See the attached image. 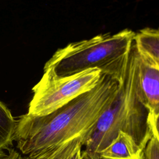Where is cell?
<instances>
[{"mask_svg": "<svg viewBox=\"0 0 159 159\" xmlns=\"http://www.w3.org/2000/svg\"><path fill=\"white\" fill-rule=\"evenodd\" d=\"M125 73H102L94 88L47 115L20 116L14 135L17 148L28 156L78 136H83L84 141L111 104Z\"/></svg>", "mask_w": 159, "mask_h": 159, "instance_id": "cell-1", "label": "cell"}, {"mask_svg": "<svg viewBox=\"0 0 159 159\" xmlns=\"http://www.w3.org/2000/svg\"><path fill=\"white\" fill-rule=\"evenodd\" d=\"M119 131L129 135L142 151L153 134L150 112L137 91L134 43L114 98L83 141V159H101L100 153L113 142Z\"/></svg>", "mask_w": 159, "mask_h": 159, "instance_id": "cell-2", "label": "cell"}, {"mask_svg": "<svg viewBox=\"0 0 159 159\" xmlns=\"http://www.w3.org/2000/svg\"><path fill=\"white\" fill-rule=\"evenodd\" d=\"M135 34L124 29L69 43L58 49L46 62L43 75L65 77L91 69L108 75L122 74L126 69Z\"/></svg>", "mask_w": 159, "mask_h": 159, "instance_id": "cell-3", "label": "cell"}, {"mask_svg": "<svg viewBox=\"0 0 159 159\" xmlns=\"http://www.w3.org/2000/svg\"><path fill=\"white\" fill-rule=\"evenodd\" d=\"M102 75L99 69H91L65 77H52L43 74L32 89L33 96L27 114L43 116L55 111L94 88Z\"/></svg>", "mask_w": 159, "mask_h": 159, "instance_id": "cell-4", "label": "cell"}, {"mask_svg": "<svg viewBox=\"0 0 159 159\" xmlns=\"http://www.w3.org/2000/svg\"><path fill=\"white\" fill-rule=\"evenodd\" d=\"M135 48L138 94L150 114L155 117L159 114V68L136 46Z\"/></svg>", "mask_w": 159, "mask_h": 159, "instance_id": "cell-5", "label": "cell"}, {"mask_svg": "<svg viewBox=\"0 0 159 159\" xmlns=\"http://www.w3.org/2000/svg\"><path fill=\"white\" fill-rule=\"evenodd\" d=\"M143 153L134 139L119 131L113 142L100 154L101 159H138Z\"/></svg>", "mask_w": 159, "mask_h": 159, "instance_id": "cell-6", "label": "cell"}, {"mask_svg": "<svg viewBox=\"0 0 159 159\" xmlns=\"http://www.w3.org/2000/svg\"><path fill=\"white\" fill-rule=\"evenodd\" d=\"M83 142V137L78 136L28 155V159H70L77 150L82 148Z\"/></svg>", "mask_w": 159, "mask_h": 159, "instance_id": "cell-7", "label": "cell"}, {"mask_svg": "<svg viewBox=\"0 0 159 159\" xmlns=\"http://www.w3.org/2000/svg\"><path fill=\"white\" fill-rule=\"evenodd\" d=\"M135 45L137 48L159 68V27L145 28L136 33Z\"/></svg>", "mask_w": 159, "mask_h": 159, "instance_id": "cell-8", "label": "cell"}, {"mask_svg": "<svg viewBox=\"0 0 159 159\" xmlns=\"http://www.w3.org/2000/svg\"><path fill=\"white\" fill-rule=\"evenodd\" d=\"M16 127V120L10 110L0 101V150L12 145Z\"/></svg>", "mask_w": 159, "mask_h": 159, "instance_id": "cell-9", "label": "cell"}, {"mask_svg": "<svg viewBox=\"0 0 159 159\" xmlns=\"http://www.w3.org/2000/svg\"><path fill=\"white\" fill-rule=\"evenodd\" d=\"M143 154L145 159H159V140L153 132L143 150Z\"/></svg>", "mask_w": 159, "mask_h": 159, "instance_id": "cell-10", "label": "cell"}, {"mask_svg": "<svg viewBox=\"0 0 159 159\" xmlns=\"http://www.w3.org/2000/svg\"><path fill=\"white\" fill-rule=\"evenodd\" d=\"M7 152L0 150V159H28L27 156H22L19 152L12 148H8Z\"/></svg>", "mask_w": 159, "mask_h": 159, "instance_id": "cell-11", "label": "cell"}, {"mask_svg": "<svg viewBox=\"0 0 159 159\" xmlns=\"http://www.w3.org/2000/svg\"><path fill=\"white\" fill-rule=\"evenodd\" d=\"M150 122L153 132L159 140V114L153 117L150 114Z\"/></svg>", "mask_w": 159, "mask_h": 159, "instance_id": "cell-12", "label": "cell"}, {"mask_svg": "<svg viewBox=\"0 0 159 159\" xmlns=\"http://www.w3.org/2000/svg\"><path fill=\"white\" fill-rule=\"evenodd\" d=\"M70 159H83L81 155V148L77 150L70 158Z\"/></svg>", "mask_w": 159, "mask_h": 159, "instance_id": "cell-13", "label": "cell"}, {"mask_svg": "<svg viewBox=\"0 0 159 159\" xmlns=\"http://www.w3.org/2000/svg\"><path fill=\"white\" fill-rule=\"evenodd\" d=\"M138 159H145V156H144V154L143 153V154L141 155V157H140L139 158H138Z\"/></svg>", "mask_w": 159, "mask_h": 159, "instance_id": "cell-14", "label": "cell"}]
</instances>
